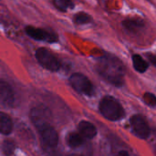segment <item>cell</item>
Listing matches in <instances>:
<instances>
[{"mask_svg": "<svg viewBox=\"0 0 156 156\" xmlns=\"http://www.w3.org/2000/svg\"><path fill=\"white\" fill-rule=\"evenodd\" d=\"M101 114L110 121H118L124 116V110L120 102L112 96H105L100 102Z\"/></svg>", "mask_w": 156, "mask_h": 156, "instance_id": "2", "label": "cell"}, {"mask_svg": "<svg viewBox=\"0 0 156 156\" xmlns=\"http://www.w3.org/2000/svg\"><path fill=\"white\" fill-rule=\"evenodd\" d=\"M131 124L133 131L139 137L145 139L150 135V128L141 115H133L131 118Z\"/></svg>", "mask_w": 156, "mask_h": 156, "instance_id": "7", "label": "cell"}, {"mask_svg": "<svg viewBox=\"0 0 156 156\" xmlns=\"http://www.w3.org/2000/svg\"><path fill=\"white\" fill-rule=\"evenodd\" d=\"M53 3H54L55 6L62 12L67 11V9H69V8L72 9L75 6L72 0H55Z\"/></svg>", "mask_w": 156, "mask_h": 156, "instance_id": "16", "label": "cell"}, {"mask_svg": "<svg viewBox=\"0 0 156 156\" xmlns=\"http://www.w3.org/2000/svg\"><path fill=\"white\" fill-rule=\"evenodd\" d=\"M117 156H129V154L126 151H121Z\"/></svg>", "mask_w": 156, "mask_h": 156, "instance_id": "20", "label": "cell"}, {"mask_svg": "<svg viewBox=\"0 0 156 156\" xmlns=\"http://www.w3.org/2000/svg\"><path fill=\"white\" fill-rule=\"evenodd\" d=\"M95 69L97 73L110 84L115 87L123 86L125 67L123 62L117 56L105 52L97 58Z\"/></svg>", "mask_w": 156, "mask_h": 156, "instance_id": "1", "label": "cell"}, {"mask_svg": "<svg viewBox=\"0 0 156 156\" xmlns=\"http://www.w3.org/2000/svg\"><path fill=\"white\" fill-rule=\"evenodd\" d=\"M14 100V92L10 85L0 80V103L4 106H11Z\"/></svg>", "mask_w": 156, "mask_h": 156, "instance_id": "9", "label": "cell"}, {"mask_svg": "<svg viewBox=\"0 0 156 156\" xmlns=\"http://www.w3.org/2000/svg\"><path fill=\"white\" fill-rule=\"evenodd\" d=\"M144 102L151 106V107H154L156 106V96L153 93H150V92H146L144 93Z\"/></svg>", "mask_w": 156, "mask_h": 156, "instance_id": "18", "label": "cell"}, {"mask_svg": "<svg viewBox=\"0 0 156 156\" xmlns=\"http://www.w3.org/2000/svg\"><path fill=\"white\" fill-rule=\"evenodd\" d=\"M26 33L31 38L35 40H38V41L56 42L58 40V35L55 32L31 27V26H28L26 27Z\"/></svg>", "mask_w": 156, "mask_h": 156, "instance_id": "6", "label": "cell"}, {"mask_svg": "<svg viewBox=\"0 0 156 156\" xmlns=\"http://www.w3.org/2000/svg\"><path fill=\"white\" fill-rule=\"evenodd\" d=\"M83 144V139L82 136L80 135L79 133H71L68 136V144L71 148H77L82 145Z\"/></svg>", "mask_w": 156, "mask_h": 156, "instance_id": "15", "label": "cell"}, {"mask_svg": "<svg viewBox=\"0 0 156 156\" xmlns=\"http://www.w3.org/2000/svg\"><path fill=\"white\" fill-rule=\"evenodd\" d=\"M132 61L133 69L139 73H144L149 68V63L139 54H133L132 56Z\"/></svg>", "mask_w": 156, "mask_h": 156, "instance_id": "11", "label": "cell"}, {"mask_svg": "<svg viewBox=\"0 0 156 156\" xmlns=\"http://www.w3.org/2000/svg\"><path fill=\"white\" fill-rule=\"evenodd\" d=\"M73 21L76 25H87L91 23L93 21V18L86 12H79L74 15Z\"/></svg>", "mask_w": 156, "mask_h": 156, "instance_id": "14", "label": "cell"}, {"mask_svg": "<svg viewBox=\"0 0 156 156\" xmlns=\"http://www.w3.org/2000/svg\"><path fill=\"white\" fill-rule=\"evenodd\" d=\"M3 151L5 153V154L6 155H11L13 154L14 151H15V144L12 141L10 140H6L4 142L3 144Z\"/></svg>", "mask_w": 156, "mask_h": 156, "instance_id": "17", "label": "cell"}, {"mask_svg": "<svg viewBox=\"0 0 156 156\" xmlns=\"http://www.w3.org/2000/svg\"><path fill=\"white\" fill-rule=\"evenodd\" d=\"M70 156H80V155H70Z\"/></svg>", "mask_w": 156, "mask_h": 156, "instance_id": "21", "label": "cell"}, {"mask_svg": "<svg viewBox=\"0 0 156 156\" xmlns=\"http://www.w3.org/2000/svg\"><path fill=\"white\" fill-rule=\"evenodd\" d=\"M49 115H50V113H49L48 110L46 107H43V106L34 108L31 111V118H32L34 123L38 122L46 121V117H49Z\"/></svg>", "mask_w": 156, "mask_h": 156, "instance_id": "12", "label": "cell"}, {"mask_svg": "<svg viewBox=\"0 0 156 156\" xmlns=\"http://www.w3.org/2000/svg\"><path fill=\"white\" fill-rule=\"evenodd\" d=\"M123 28L129 33H137L145 27V21L140 17H128L122 22Z\"/></svg>", "mask_w": 156, "mask_h": 156, "instance_id": "8", "label": "cell"}, {"mask_svg": "<svg viewBox=\"0 0 156 156\" xmlns=\"http://www.w3.org/2000/svg\"><path fill=\"white\" fill-rule=\"evenodd\" d=\"M145 56L147 57V58L149 59V61H150L154 67H156V54L152 53V52H148V53L145 54Z\"/></svg>", "mask_w": 156, "mask_h": 156, "instance_id": "19", "label": "cell"}, {"mask_svg": "<svg viewBox=\"0 0 156 156\" xmlns=\"http://www.w3.org/2000/svg\"><path fill=\"white\" fill-rule=\"evenodd\" d=\"M69 84L78 92L86 96H93L95 93V88L92 82L84 74L77 72L73 73L69 77Z\"/></svg>", "mask_w": 156, "mask_h": 156, "instance_id": "3", "label": "cell"}, {"mask_svg": "<svg viewBox=\"0 0 156 156\" xmlns=\"http://www.w3.org/2000/svg\"><path fill=\"white\" fill-rule=\"evenodd\" d=\"M13 130V123L8 115L0 112V133L3 134H9Z\"/></svg>", "mask_w": 156, "mask_h": 156, "instance_id": "13", "label": "cell"}, {"mask_svg": "<svg viewBox=\"0 0 156 156\" xmlns=\"http://www.w3.org/2000/svg\"><path fill=\"white\" fill-rule=\"evenodd\" d=\"M35 125L37 126L38 133L41 136V139L47 147L54 148L58 145V133L52 126H50L46 121L36 122Z\"/></svg>", "mask_w": 156, "mask_h": 156, "instance_id": "5", "label": "cell"}, {"mask_svg": "<svg viewBox=\"0 0 156 156\" xmlns=\"http://www.w3.org/2000/svg\"><path fill=\"white\" fill-rule=\"evenodd\" d=\"M79 130L80 134L88 139H91L95 137V135L97 134V130L95 126L89 122H85V121L80 122L79 124Z\"/></svg>", "mask_w": 156, "mask_h": 156, "instance_id": "10", "label": "cell"}, {"mask_svg": "<svg viewBox=\"0 0 156 156\" xmlns=\"http://www.w3.org/2000/svg\"><path fill=\"white\" fill-rule=\"evenodd\" d=\"M36 58L43 68L50 71H58L61 67L58 58L45 48H40L36 51Z\"/></svg>", "mask_w": 156, "mask_h": 156, "instance_id": "4", "label": "cell"}]
</instances>
